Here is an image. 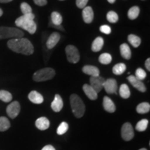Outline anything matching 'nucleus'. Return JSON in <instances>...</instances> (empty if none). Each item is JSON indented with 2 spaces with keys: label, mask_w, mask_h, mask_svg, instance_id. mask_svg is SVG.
I'll list each match as a JSON object with an SVG mask.
<instances>
[{
  "label": "nucleus",
  "mask_w": 150,
  "mask_h": 150,
  "mask_svg": "<svg viewBox=\"0 0 150 150\" xmlns=\"http://www.w3.org/2000/svg\"><path fill=\"white\" fill-rule=\"evenodd\" d=\"M70 100L72 112L75 117L77 118L83 117L86 110V106L82 99L76 94H72L71 95Z\"/></svg>",
  "instance_id": "7ed1b4c3"
},
{
  "label": "nucleus",
  "mask_w": 150,
  "mask_h": 150,
  "mask_svg": "<svg viewBox=\"0 0 150 150\" xmlns=\"http://www.w3.org/2000/svg\"><path fill=\"white\" fill-rule=\"evenodd\" d=\"M107 1L109 2L110 4H113L115 1V0H107Z\"/></svg>",
  "instance_id": "79ce46f5"
},
{
  "label": "nucleus",
  "mask_w": 150,
  "mask_h": 150,
  "mask_svg": "<svg viewBox=\"0 0 150 150\" xmlns=\"http://www.w3.org/2000/svg\"><path fill=\"white\" fill-rule=\"evenodd\" d=\"M7 46L13 52L24 55H31L34 52L32 43L24 38L11 39L7 42Z\"/></svg>",
  "instance_id": "f257e3e1"
},
{
  "label": "nucleus",
  "mask_w": 150,
  "mask_h": 150,
  "mask_svg": "<svg viewBox=\"0 0 150 150\" xmlns=\"http://www.w3.org/2000/svg\"><path fill=\"white\" fill-rule=\"evenodd\" d=\"M68 124L65 122H63L61 123L59 127L57 129V134L58 135H63L65 134L68 130Z\"/></svg>",
  "instance_id": "473e14b6"
},
{
  "label": "nucleus",
  "mask_w": 150,
  "mask_h": 150,
  "mask_svg": "<svg viewBox=\"0 0 150 150\" xmlns=\"http://www.w3.org/2000/svg\"><path fill=\"white\" fill-rule=\"evenodd\" d=\"M148 123H149V122H148L147 120L146 119L141 120H140L138 123H137L136 126V130L139 131V132H142V131H145L147 128Z\"/></svg>",
  "instance_id": "7c9ffc66"
},
{
  "label": "nucleus",
  "mask_w": 150,
  "mask_h": 150,
  "mask_svg": "<svg viewBox=\"0 0 150 150\" xmlns=\"http://www.w3.org/2000/svg\"><path fill=\"white\" fill-rule=\"evenodd\" d=\"M10 122L6 117H0V131H5L10 128Z\"/></svg>",
  "instance_id": "cd10ccee"
},
{
  "label": "nucleus",
  "mask_w": 150,
  "mask_h": 150,
  "mask_svg": "<svg viewBox=\"0 0 150 150\" xmlns=\"http://www.w3.org/2000/svg\"><path fill=\"white\" fill-rule=\"evenodd\" d=\"M83 21L87 24H90L93 22L94 18V13L93 8L91 6H86L82 11Z\"/></svg>",
  "instance_id": "f8f14e48"
},
{
  "label": "nucleus",
  "mask_w": 150,
  "mask_h": 150,
  "mask_svg": "<svg viewBox=\"0 0 150 150\" xmlns=\"http://www.w3.org/2000/svg\"><path fill=\"white\" fill-rule=\"evenodd\" d=\"M103 46H104V39L102 37H97L95 39L92 44L91 49L94 52H99L102 50Z\"/></svg>",
  "instance_id": "412c9836"
},
{
  "label": "nucleus",
  "mask_w": 150,
  "mask_h": 150,
  "mask_svg": "<svg viewBox=\"0 0 150 150\" xmlns=\"http://www.w3.org/2000/svg\"><path fill=\"white\" fill-rule=\"evenodd\" d=\"M12 1L13 0H0V3H8Z\"/></svg>",
  "instance_id": "a19ab883"
},
{
  "label": "nucleus",
  "mask_w": 150,
  "mask_h": 150,
  "mask_svg": "<svg viewBox=\"0 0 150 150\" xmlns=\"http://www.w3.org/2000/svg\"><path fill=\"white\" fill-rule=\"evenodd\" d=\"M12 95L6 91L1 90L0 91V100L3 101L4 102H10L12 100Z\"/></svg>",
  "instance_id": "c756f323"
},
{
  "label": "nucleus",
  "mask_w": 150,
  "mask_h": 150,
  "mask_svg": "<svg viewBox=\"0 0 150 150\" xmlns=\"http://www.w3.org/2000/svg\"><path fill=\"white\" fill-rule=\"evenodd\" d=\"M139 150H147V149H145V148H141V149H140Z\"/></svg>",
  "instance_id": "c03bdc74"
},
{
  "label": "nucleus",
  "mask_w": 150,
  "mask_h": 150,
  "mask_svg": "<svg viewBox=\"0 0 150 150\" xmlns=\"http://www.w3.org/2000/svg\"><path fill=\"white\" fill-rule=\"evenodd\" d=\"M20 9L23 15L31 13H32V8L26 2H22L20 5Z\"/></svg>",
  "instance_id": "72a5a7b5"
},
{
  "label": "nucleus",
  "mask_w": 150,
  "mask_h": 150,
  "mask_svg": "<svg viewBox=\"0 0 150 150\" xmlns=\"http://www.w3.org/2000/svg\"><path fill=\"white\" fill-rule=\"evenodd\" d=\"M24 36V32L14 27H0V40L8 38H20Z\"/></svg>",
  "instance_id": "20e7f679"
},
{
  "label": "nucleus",
  "mask_w": 150,
  "mask_h": 150,
  "mask_svg": "<svg viewBox=\"0 0 150 150\" xmlns=\"http://www.w3.org/2000/svg\"><path fill=\"white\" fill-rule=\"evenodd\" d=\"M88 2V0H76V4L78 8H84Z\"/></svg>",
  "instance_id": "e433bc0d"
},
{
  "label": "nucleus",
  "mask_w": 150,
  "mask_h": 150,
  "mask_svg": "<svg viewBox=\"0 0 150 150\" xmlns=\"http://www.w3.org/2000/svg\"><path fill=\"white\" fill-rule=\"evenodd\" d=\"M103 88L108 94H116L117 90V81L114 79H108L105 81Z\"/></svg>",
  "instance_id": "9d476101"
},
{
  "label": "nucleus",
  "mask_w": 150,
  "mask_h": 150,
  "mask_svg": "<svg viewBox=\"0 0 150 150\" xmlns=\"http://www.w3.org/2000/svg\"><path fill=\"white\" fill-rule=\"evenodd\" d=\"M99 30L100 31L103 33H105V34H110L111 33V29L109 26L108 25H102L101 26L100 28H99Z\"/></svg>",
  "instance_id": "c9c22d12"
},
{
  "label": "nucleus",
  "mask_w": 150,
  "mask_h": 150,
  "mask_svg": "<svg viewBox=\"0 0 150 150\" xmlns=\"http://www.w3.org/2000/svg\"><path fill=\"white\" fill-rule=\"evenodd\" d=\"M146 76H147V74H146L145 71L142 68H138L136 70V75L135 76L140 81L144 80L146 78Z\"/></svg>",
  "instance_id": "f704fd0d"
},
{
  "label": "nucleus",
  "mask_w": 150,
  "mask_h": 150,
  "mask_svg": "<svg viewBox=\"0 0 150 150\" xmlns=\"http://www.w3.org/2000/svg\"><path fill=\"white\" fill-rule=\"evenodd\" d=\"M140 13V8L138 6H133L128 11V17L130 20H135L138 18Z\"/></svg>",
  "instance_id": "bb28decb"
},
{
  "label": "nucleus",
  "mask_w": 150,
  "mask_h": 150,
  "mask_svg": "<svg viewBox=\"0 0 150 150\" xmlns=\"http://www.w3.org/2000/svg\"><path fill=\"white\" fill-rule=\"evenodd\" d=\"M120 95L122 98L128 99L131 95L130 90L127 84H122L120 87Z\"/></svg>",
  "instance_id": "b1692460"
},
{
  "label": "nucleus",
  "mask_w": 150,
  "mask_h": 150,
  "mask_svg": "<svg viewBox=\"0 0 150 150\" xmlns=\"http://www.w3.org/2000/svg\"><path fill=\"white\" fill-rule=\"evenodd\" d=\"M51 23L53 25L55 26H59L61 25L62 22H63V18H62L61 15L59 13L56 12V11H54L52 13L51 15Z\"/></svg>",
  "instance_id": "4be33fe9"
},
{
  "label": "nucleus",
  "mask_w": 150,
  "mask_h": 150,
  "mask_svg": "<svg viewBox=\"0 0 150 150\" xmlns=\"http://www.w3.org/2000/svg\"><path fill=\"white\" fill-rule=\"evenodd\" d=\"M61 35L59 33L54 32L49 37L47 41V47L48 49H52L55 47L57 43L59 42Z\"/></svg>",
  "instance_id": "4468645a"
},
{
  "label": "nucleus",
  "mask_w": 150,
  "mask_h": 150,
  "mask_svg": "<svg viewBox=\"0 0 150 150\" xmlns=\"http://www.w3.org/2000/svg\"><path fill=\"white\" fill-rule=\"evenodd\" d=\"M34 3L38 6H45L47 4V0H33Z\"/></svg>",
  "instance_id": "4c0bfd02"
},
{
  "label": "nucleus",
  "mask_w": 150,
  "mask_h": 150,
  "mask_svg": "<svg viewBox=\"0 0 150 150\" xmlns=\"http://www.w3.org/2000/svg\"><path fill=\"white\" fill-rule=\"evenodd\" d=\"M20 112V103L17 101L11 103L10 104L7 106L6 112L8 115L11 119H14L19 115Z\"/></svg>",
  "instance_id": "1a4fd4ad"
},
{
  "label": "nucleus",
  "mask_w": 150,
  "mask_h": 150,
  "mask_svg": "<svg viewBox=\"0 0 150 150\" xmlns=\"http://www.w3.org/2000/svg\"><path fill=\"white\" fill-rule=\"evenodd\" d=\"M128 40L129 42L131 43V45L134 47L136 48L140 46V43H141V40L138 36H137L136 35L134 34H130L128 36Z\"/></svg>",
  "instance_id": "a878e982"
},
{
  "label": "nucleus",
  "mask_w": 150,
  "mask_h": 150,
  "mask_svg": "<svg viewBox=\"0 0 150 150\" xmlns=\"http://www.w3.org/2000/svg\"><path fill=\"white\" fill-rule=\"evenodd\" d=\"M42 150H56V149H55V148L53 147V146L49 145L45 146V147L42 149Z\"/></svg>",
  "instance_id": "58836bf2"
},
{
  "label": "nucleus",
  "mask_w": 150,
  "mask_h": 150,
  "mask_svg": "<svg viewBox=\"0 0 150 150\" xmlns=\"http://www.w3.org/2000/svg\"><path fill=\"white\" fill-rule=\"evenodd\" d=\"M83 90L86 96L88 97L91 100H95V99H97V96H98L97 94L98 93L88 84H84L83 86Z\"/></svg>",
  "instance_id": "dca6fc26"
},
{
  "label": "nucleus",
  "mask_w": 150,
  "mask_h": 150,
  "mask_svg": "<svg viewBox=\"0 0 150 150\" xmlns=\"http://www.w3.org/2000/svg\"><path fill=\"white\" fill-rule=\"evenodd\" d=\"M122 138L125 141H129L132 140L134 136V131L132 125L130 123L126 122L122 125L121 130Z\"/></svg>",
  "instance_id": "0eeeda50"
},
{
  "label": "nucleus",
  "mask_w": 150,
  "mask_h": 150,
  "mask_svg": "<svg viewBox=\"0 0 150 150\" xmlns=\"http://www.w3.org/2000/svg\"><path fill=\"white\" fill-rule=\"evenodd\" d=\"M150 110V105L147 102H142L140 103L137 106L136 111L140 114H145L149 112Z\"/></svg>",
  "instance_id": "5701e85b"
},
{
  "label": "nucleus",
  "mask_w": 150,
  "mask_h": 150,
  "mask_svg": "<svg viewBox=\"0 0 150 150\" xmlns=\"http://www.w3.org/2000/svg\"><path fill=\"white\" fill-rule=\"evenodd\" d=\"M35 127L40 130L44 131L50 127V121L45 117H39L35 121Z\"/></svg>",
  "instance_id": "a211bd4d"
},
{
  "label": "nucleus",
  "mask_w": 150,
  "mask_h": 150,
  "mask_svg": "<svg viewBox=\"0 0 150 150\" xmlns=\"http://www.w3.org/2000/svg\"><path fill=\"white\" fill-rule=\"evenodd\" d=\"M63 102L61 97L59 95L56 94L54 97V99L52 102L51 107L54 112H60L63 108Z\"/></svg>",
  "instance_id": "ddd939ff"
},
{
  "label": "nucleus",
  "mask_w": 150,
  "mask_h": 150,
  "mask_svg": "<svg viewBox=\"0 0 150 150\" xmlns=\"http://www.w3.org/2000/svg\"><path fill=\"white\" fill-rule=\"evenodd\" d=\"M34 18L35 16L32 13L23 15V16L17 18L15 23H16L17 27L26 30L31 34H33L36 31L37 29V26L34 22Z\"/></svg>",
  "instance_id": "f03ea898"
},
{
  "label": "nucleus",
  "mask_w": 150,
  "mask_h": 150,
  "mask_svg": "<svg viewBox=\"0 0 150 150\" xmlns=\"http://www.w3.org/2000/svg\"><path fill=\"white\" fill-rule=\"evenodd\" d=\"M106 18H107L108 21L110 23H115L118 21V16L114 11H109L106 15Z\"/></svg>",
  "instance_id": "2f4dec72"
},
{
  "label": "nucleus",
  "mask_w": 150,
  "mask_h": 150,
  "mask_svg": "<svg viewBox=\"0 0 150 150\" xmlns=\"http://www.w3.org/2000/svg\"><path fill=\"white\" fill-rule=\"evenodd\" d=\"M2 15H3V11H2V9L0 8V17L2 16Z\"/></svg>",
  "instance_id": "37998d69"
},
{
  "label": "nucleus",
  "mask_w": 150,
  "mask_h": 150,
  "mask_svg": "<svg viewBox=\"0 0 150 150\" xmlns=\"http://www.w3.org/2000/svg\"><path fill=\"white\" fill-rule=\"evenodd\" d=\"M65 52H66L67 61L70 63H76L79 61L80 54L76 47L67 45L65 48Z\"/></svg>",
  "instance_id": "423d86ee"
},
{
  "label": "nucleus",
  "mask_w": 150,
  "mask_h": 150,
  "mask_svg": "<svg viewBox=\"0 0 150 150\" xmlns=\"http://www.w3.org/2000/svg\"><path fill=\"white\" fill-rule=\"evenodd\" d=\"M60 1H63V0H60Z\"/></svg>",
  "instance_id": "a18cd8bd"
},
{
  "label": "nucleus",
  "mask_w": 150,
  "mask_h": 150,
  "mask_svg": "<svg viewBox=\"0 0 150 150\" xmlns=\"http://www.w3.org/2000/svg\"><path fill=\"white\" fill-rule=\"evenodd\" d=\"M145 67L148 71H150V59H147L145 61Z\"/></svg>",
  "instance_id": "ea45409f"
},
{
  "label": "nucleus",
  "mask_w": 150,
  "mask_h": 150,
  "mask_svg": "<svg viewBox=\"0 0 150 150\" xmlns=\"http://www.w3.org/2000/svg\"><path fill=\"white\" fill-rule=\"evenodd\" d=\"M106 79L102 76H91L90 79V83L91 86L97 92V93H99L104 87V84Z\"/></svg>",
  "instance_id": "6e6552de"
},
{
  "label": "nucleus",
  "mask_w": 150,
  "mask_h": 150,
  "mask_svg": "<svg viewBox=\"0 0 150 150\" xmlns=\"http://www.w3.org/2000/svg\"><path fill=\"white\" fill-rule=\"evenodd\" d=\"M28 97H29V99L31 102L35 104H42L43 101H44L42 95L35 91H31L28 95Z\"/></svg>",
  "instance_id": "2eb2a0df"
},
{
  "label": "nucleus",
  "mask_w": 150,
  "mask_h": 150,
  "mask_svg": "<svg viewBox=\"0 0 150 150\" xmlns=\"http://www.w3.org/2000/svg\"><path fill=\"white\" fill-rule=\"evenodd\" d=\"M103 106L106 111L108 112H114L115 111V105L109 97L105 96L103 99Z\"/></svg>",
  "instance_id": "f3484780"
},
{
  "label": "nucleus",
  "mask_w": 150,
  "mask_h": 150,
  "mask_svg": "<svg viewBox=\"0 0 150 150\" xmlns=\"http://www.w3.org/2000/svg\"><path fill=\"white\" fill-rule=\"evenodd\" d=\"M83 72L86 74L91 75V76H99V70L97 67L93 65H86L82 69Z\"/></svg>",
  "instance_id": "6ab92c4d"
},
{
  "label": "nucleus",
  "mask_w": 150,
  "mask_h": 150,
  "mask_svg": "<svg viewBox=\"0 0 150 150\" xmlns=\"http://www.w3.org/2000/svg\"><path fill=\"white\" fill-rule=\"evenodd\" d=\"M127 79L130 83L135 88H136L138 91H139L141 93H145L146 91V87L145 86V84L143 83V82L142 81H140L139 79H138L136 76H134V75H130L127 77Z\"/></svg>",
  "instance_id": "9b49d317"
},
{
  "label": "nucleus",
  "mask_w": 150,
  "mask_h": 150,
  "mask_svg": "<svg viewBox=\"0 0 150 150\" xmlns=\"http://www.w3.org/2000/svg\"><path fill=\"white\" fill-rule=\"evenodd\" d=\"M55 71L50 67L40 69L33 74V79L36 82L46 81L47 80L52 79L55 76Z\"/></svg>",
  "instance_id": "39448f33"
},
{
  "label": "nucleus",
  "mask_w": 150,
  "mask_h": 150,
  "mask_svg": "<svg viewBox=\"0 0 150 150\" xmlns=\"http://www.w3.org/2000/svg\"><path fill=\"white\" fill-rule=\"evenodd\" d=\"M112 61V56L110 54H102L99 57V61L103 65H108Z\"/></svg>",
  "instance_id": "c85d7f7f"
},
{
  "label": "nucleus",
  "mask_w": 150,
  "mask_h": 150,
  "mask_svg": "<svg viewBox=\"0 0 150 150\" xmlns=\"http://www.w3.org/2000/svg\"><path fill=\"white\" fill-rule=\"evenodd\" d=\"M126 65L124 63H117L112 67V72L115 75H121L126 70Z\"/></svg>",
  "instance_id": "393cba45"
},
{
  "label": "nucleus",
  "mask_w": 150,
  "mask_h": 150,
  "mask_svg": "<svg viewBox=\"0 0 150 150\" xmlns=\"http://www.w3.org/2000/svg\"><path fill=\"white\" fill-rule=\"evenodd\" d=\"M120 50L121 55L125 59L129 60L131 57V49L129 47L128 45L126 43H123L120 47Z\"/></svg>",
  "instance_id": "aec40b11"
}]
</instances>
